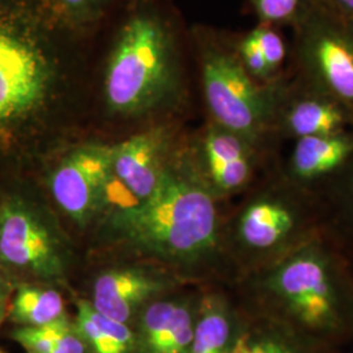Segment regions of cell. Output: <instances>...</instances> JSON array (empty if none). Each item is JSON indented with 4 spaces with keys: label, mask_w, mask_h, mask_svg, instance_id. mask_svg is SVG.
<instances>
[{
    "label": "cell",
    "mask_w": 353,
    "mask_h": 353,
    "mask_svg": "<svg viewBox=\"0 0 353 353\" xmlns=\"http://www.w3.org/2000/svg\"><path fill=\"white\" fill-rule=\"evenodd\" d=\"M174 135L173 126L163 123L143 128L112 143L115 183L134 198L132 203L147 199L157 188L176 151Z\"/></svg>",
    "instance_id": "obj_11"
},
{
    "label": "cell",
    "mask_w": 353,
    "mask_h": 353,
    "mask_svg": "<svg viewBox=\"0 0 353 353\" xmlns=\"http://www.w3.org/2000/svg\"><path fill=\"white\" fill-rule=\"evenodd\" d=\"M13 341L32 353H84L85 344L79 331L62 319L39 327H16Z\"/></svg>",
    "instance_id": "obj_22"
},
{
    "label": "cell",
    "mask_w": 353,
    "mask_h": 353,
    "mask_svg": "<svg viewBox=\"0 0 353 353\" xmlns=\"http://www.w3.org/2000/svg\"><path fill=\"white\" fill-rule=\"evenodd\" d=\"M236 49L240 57L241 63L246 68L250 75L261 83H272L281 77H276L271 72L265 57L259 49L252 32L236 38Z\"/></svg>",
    "instance_id": "obj_25"
},
{
    "label": "cell",
    "mask_w": 353,
    "mask_h": 353,
    "mask_svg": "<svg viewBox=\"0 0 353 353\" xmlns=\"http://www.w3.org/2000/svg\"><path fill=\"white\" fill-rule=\"evenodd\" d=\"M190 34L165 0H123L94 38L89 90L119 122L179 110L190 93Z\"/></svg>",
    "instance_id": "obj_2"
},
{
    "label": "cell",
    "mask_w": 353,
    "mask_h": 353,
    "mask_svg": "<svg viewBox=\"0 0 353 353\" xmlns=\"http://www.w3.org/2000/svg\"><path fill=\"white\" fill-rule=\"evenodd\" d=\"M322 232L314 195L292 185L275 169L241 208L232 237L252 272Z\"/></svg>",
    "instance_id": "obj_6"
},
{
    "label": "cell",
    "mask_w": 353,
    "mask_h": 353,
    "mask_svg": "<svg viewBox=\"0 0 353 353\" xmlns=\"http://www.w3.org/2000/svg\"><path fill=\"white\" fill-rule=\"evenodd\" d=\"M54 17L81 37L93 39L123 0H42Z\"/></svg>",
    "instance_id": "obj_21"
},
{
    "label": "cell",
    "mask_w": 353,
    "mask_h": 353,
    "mask_svg": "<svg viewBox=\"0 0 353 353\" xmlns=\"http://www.w3.org/2000/svg\"><path fill=\"white\" fill-rule=\"evenodd\" d=\"M14 287L16 283L0 268V326L7 318V310Z\"/></svg>",
    "instance_id": "obj_26"
},
{
    "label": "cell",
    "mask_w": 353,
    "mask_h": 353,
    "mask_svg": "<svg viewBox=\"0 0 353 353\" xmlns=\"http://www.w3.org/2000/svg\"><path fill=\"white\" fill-rule=\"evenodd\" d=\"M294 28L300 80L353 112L352 19L310 0Z\"/></svg>",
    "instance_id": "obj_8"
},
{
    "label": "cell",
    "mask_w": 353,
    "mask_h": 353,
    "mask_svg": "<svg viewBox=\"0 0 353 353\" xmlns=\"http://www.w3.org/2000/svg\"><path fill=\"white\" fill-rule=\"evenodd\" d=\"M250 32L262 51L271 72L276 77H283V75H280V71L283 64L285 63L288 50L278 28L258 24Z\"/></svg>",
    "instance_id": "obj_24"
},
{
    "label": "cell",
    "mask_w": 353,
    "mask_h": 353,
    "mask_svg": "<svg viewBox=\"0 0 353 353\" xmlns=\"http://www.w3.org/2000/svg\"><path fill=\"white\" fill-rule=\"evenodd\" d=\"M210 121L246 139L274 147L279 105L288 81L255 80L241 63L236 38L210 26L189 32Z\"/></svg>",
    "instance_id": "obj_5"
},
{
    "label": "cell",
    "mask_w": 353,
    "mask_h": 353,
    "mask_svg": "<svg viewBox=\"0 0 353 353\" xmlns=\"http://www.w3.org/2000/svg\"><path fill=\"white\" fill-rule=\"evenodd\" d=\"M313 341L283 322L259 314V319L240 327L228 353H318Z\"/></svg>",
    "instance_id": "obj_18"
},
{
    "label": "cell",
    "mask_w": 353,
    "mask_h": 353,
    "mask_svg": "<svg viewBox=\"0 0 353 353\" xmlns=\"http://www.w3.org/2000/svg\"><path fill=\"white\" fill-rule=\"evenodd\" d=\"M168 285L140 268L110 270L96 279L90 303L102 316L127 323Z\"/></svg>",
    "instance_id": "obj_15"
},
{
    "label": "cell",
    "mask_w": 353,
    "mask_h": 353,
    "mask_svg": "<svg viewBox=\"0 0 353 353\" xmlns=\"http://www.w3.org/2000/svg\"><path fill=\"white\" fill-rule=\"evenodd\" d=\"M353 160V131L293 140L285 160L275 168L290 183L310 194Z\"/></svg>",
    "instance_id": "obj_13"
},
{
    "label": "cell",
    "mask_w": 353,
    "mask_h": 353,
    "mask_svg": "<svg viewBox=\"0 0 353 353\" xmlns=\"http://www.w3.org/2000/svg\"><path fill=\"white\" fill-rule=\"evenodd\" d=\"M259 314L313 341L353 331V261L325 232L249 275Z\"/></svg>",
    "instance_id": "obj_4"
},
{
    "label": "cell",
    "mask_w": 353,
    "mask_h": 353,
    "mask_svg": "<svg viewBox=\"0 0 353 353\" xmlns=\"http://www.w3.org/2000/svg\"><path fill=\"white\" fill-rule=\"evenodd\" d=\"M76 330L96 353H130L135 345L127 323L102 316L89 301L77 303Z\"/></svg>",
    "instance_id": "obj_20"
},
{
    "label": "cell",
    "mask_w": 353,
    "mask_h": 353,
    "mask_svg": "<svg viewBox=\"0 0 353 353\" xmlns=\"http://www.w3.org/2000/svg\"><path fill=\"white\" fill-rule=\"evenodd\" d=\"M313 195L323 232L353 261V160Z\"/></svg>",
    "instance_id": "obj_16"
},
{
    "label": "cell",
    "mask_w": 353,
    "mask_h": 353,
    "mask_svg": "<svg viewBox=\"0 0 353 353\" xmlns=\"http://www.w3.org/2000/svg\"><path fill=\"white\" fill-rule=\"evenodd\" d=\"M310 0H250L259 24L296 26Z\"/></svg>",
    "instance_id": "obj_23"
},
{
    "label": "cell",
    "mask_w": 353,
    "mask_h": 353,
    "mask_svg": "<svg viewBox=\"0 0 353 353\" xmlns=\"http://www.w3.org/2000/svg\"><path fill=\"white\" fill-rule=\"evenodd\" d=\"M24 176H0V268L19 283L64 275L63 245Z\"/></svg>",
    "instance_id": "obj_7"
},
{
    "label": "cell",
    "mask_w": 353,
    "mask_h": 353,
    "mask_svg": "<svg viewBox=\"0 0 353 353\" xmlns=\"http://www.w3.org/2000/svg\"><path fill=\"white\" fill-rule=\"evenodd\" d=\"M240 323L227 299L217 292L199 299L189 353H228Z\"/></svg>",
    "instance_id": "obj_17"
},
{
    "label": "cell",
    "mask_w": 353,
    "mask_h": 353,
    "mask_svg": "<svg viewBox=\"0 0 353 353\" xmlns=\"http://www.w3.org/2000/svg\"><path fill=\"white\" fill-rule=\"evenodd\" d=\"M114 183L112 143L96 140L68 144L48 176L54 202L81 227L101 211Z\"/></svg>",
    "instance_id": "obj_9"
},
{
    "label": "cell",
    "mask_w": 353,
    "mask_h": 353,
    "mask_svg": "<svg viewBox=\"0 0 353 353\" xmlns=\"http://www.w3.org/2000/svg\"><path fill=\"white\" fill-rule=\"evenodd\" d=\"M347 131H353V112L350 108L301 80L288 81L275 121L276 141Z\"/></svg>",
    "instance_id": "obj_12"
},
{
    "label": "cell",
    "mask_w": 353,
    "mask_h": 353,
    "mask_svg": "<svg viewBox=\"0 0 353 353\" xmlns=\"http://www.w3.org/2000/svg\"><path fill=\"white\" fill-rule=\"evenodd\" d=\"M330 11L353 20V0H316Z\"/></svg>",
    "instance_id": "obj_27"
},
{
    "label": "cell",
    "mask_w": 353,
    "mask_h": 353,
    "mask_svg": "<svg viewBox=\"0 0 353 353\" xmlns=\"http://www.w3.org/2000/svg\"><path fill=\"white\" fill-rule=\"evenodd\" d=\"M199 299L148 303L140 316V353H189Z\"/></svg>",
    "instance_id": "obj_14"
},
{
    "label": "cell",
    "mask_w": 353,
    "mask_h": 353,
    "mask_svg": "<svg viewBox=\"0 0 353 353\" xmlns=\"http://www.w3.org/2000/svg\"><path fill=\"white\" fill-rule=\"evenodd\" d=\"M0 353H3V352H1V351H0Z\"/></svg>",
    "instance_id": "obj_29"
},
{
    "label": "cell",
    "mask_w": 353,
    "mask_h": 353,
    "mask_svg": "<svg viewBox=\"0 0 353 353\" xmlns=\"http://www.w3.org/2000/svg\"><path fill=\"white\" fill-rule=\"evenodd\" d=\"M26 353H32V352H26Z\"/></svg>",
    "instance_id": "obj_28"
},
{
    "label": "cell",
    "mask_w": 353,
    "mask_h": 353,
    "mask_svg": "<svg viewBox=\"0 0 353 353\" xmlns=\"http://www.w3.org/2000/svg\"><path fill=\"white\" fill-rule=\"evenodd\" d=\"M195 163L214 198H225L252 185L272 147L258 144L212 121L190 145Z\"/></svg>",
    "instance_id": "obj_10"
},
{
    "label": "cell",
    "mask_w": 353,
    "mask_h": 353,
    "mask_svg": "<svg viewBox=\"0 0 353 353\" xmlns=\"http://www.w3.org/2000/svg\"><path fill=\"white\" fill-rule=\"evenodd\" d=\"M7 319L16 327H39L65 319L59 292L43 283H19L13 290Z\"/></svg>",
    "instance_id": "obj_19"
},
{
    "label": "cell",
    "mask_w": 353,
    "mask_h": 353,
    "mask_svg": "<svg viewBox=\"0 0 353 353\" xmlns=\"http://www.w3.org/2000/svg\"><path fill=\"white\" fill-rule=\"evenodd\" d=\"M93 43L42 0H0V176L57 154L64 122L89 94Z\"/></svg>",
    "instance_id": "obj_1"
},
{
    "label": "cell",
    "mask_w": 353,
    "mask_h": 353,
    "mask_svg": "<svg viewBox=\"0 0 353 353\" xmlns=\"http://www.w3.org/2000/svg\"><path fill=\"white\" fill-rule=\"evenodd\" d=\"M109 225L118 240L170 265L199 268L217 262L223 254L217 199L190 145L176 148L147 199L122 204Z\"/></svg>",
    "instance_id": "obj_3"
}]
</instances>
